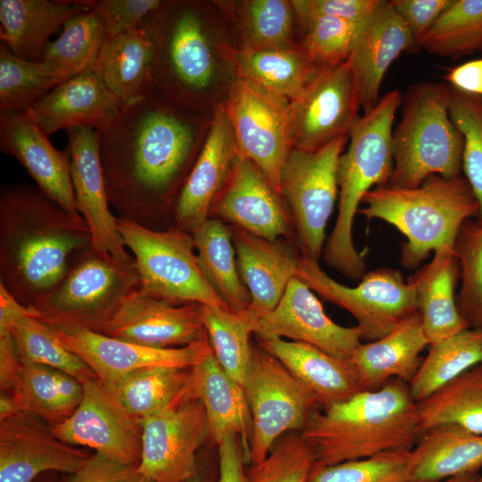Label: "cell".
Wrapping results in <instances>:
<instances>
[{
  "instance_id": "cell-1",
  "label": "cell",
  "mask_w": 482,
  "mask_h": 482,
  "mask_svg": "<svg viewBox=\"0 0 482 482\" xmlns=\"http://www.w3.org/2000/svg\"><path fill=\"white\" fill-rule=\"evenodd\" d=\"M100 133L108 201L118 217L154 230L173 224V208L190 170L198 129L157 95L122 108ZM175 225V224H174Z\"/></svg>"
},
{
  "instance_id": "cell-2",
  "label": "cell",
  "mask_w": 482,
  "mask_h": 482,
  "mask_svg": "<svg viewBox=\"0 0 482 482\" xmlns=\"http://www.w3.org/2000/svg\"><path fill=\"white\" fill-rule=\"evenodd\" d=\"M90 246L80 214L67 212L36 186L1 187L0 284L22 304L37 308Z\"/></svg>"
},
{
  "instance_id": "cell-3",
  "label": "cell",
  "mask_w": 482,
  "mask_h": 482,
  "mask_svg": "<svg viewBox=\"0 0 482 482\" xmlns=\"http://www.w3.org/2000/svg\"><path fill=\"white\" fill-rule=\"evenodd\" d=\"M300 434L318 466L411 451L421 436L418 403L408 384L392 379L313 411Z\"/></svg>"
},
{
  "instance_id": "cell-4",
  "label": "cell",
  "mask_w": 482,
  "mask_h": 482,
  "mask_svg": "<svg viewBox=\"0 0 482 482\" xmlns=\"http://www.w3.org/2000/svg\"><path fill=\"white\" fill-rule=\"evenodd\" d=\"M358 211L368 219L382 220L404 237L401 264L418 268L432 253L453 248L464 222L475 219L478 204L464 176L432 175L412 188L377 187L363 197Z\"/></svg>"
},
{
  "instance_id": "cell-5",
  "label": "cell",
  "mask_w": 482,
  "mask_h": 482,
  "mask_svg": "<svg viewBox=\"0 0 482 482\" xmlns=\"http://www.w3.org/2000/svg\"><path fill=\"white\" fill-rule=\"evenodd\" d=\"M402 101L396 89L379 98L353 124L348 133V148L338 160V213L323 253L330 267L353 280L361 279L366 272L365 262L353 244L354 217L364 195L389 180L393 170V123Z\"/></svg>"
},
{
  "instance_id": "cell-6",
  "label": "cell",
  "mask_w": 482,
  "mask_h": 482,
  "mask_svg": "<svg viewBox=\"0 0 482 482\" xmlns=\"http://www.w3.org/2000/svg\"><path fill=\"white\" fill-rule=\"evenodd\" d=\"M446 82L411 85L392 133L393 170L386 186L412 188L432 175H462L464 139L449 113Z\"/></svg>"
},
{
  "instance_id": "cell-7",
  "label": "cell",
  "mask_w": 482,
  "mask_h": 482,
  "mask_svg": "<svg viewBox=\"0 0 482 482\" xmlns=\"http://www.w3.org/2000/svg\"><path fill=\"white\" fill-rule=\"evenodd\" d=\"M117 228L133 253L142 293L172 304L230 310L204 278L192 234L177 227L154 230L119 217Z\"/></svg>"
},
{
  "instance_id": "cell-8",
  "label": "cell",
  "mask_w": 482,
  "mask_h": 482,
  "mask_svg": "<svg viewBox=\"0 0 482 482\" xmlns=\"http://www.w3.org/2000/svg\"><path fill=\"white\" fill-rule=\"evenodd\" d=\"M139 287L134 257L122 260L90 246L35 309L49 324L94 329Z\"/></svg>"
},
{
  "instance_id": "cell-9",
  "label": "cell",
  "mask_w": 482,
  "mask_h": 482,
  "mask_svg": "<svg viewBox=\"0 0 482 482\" xmlns=\"http://www.w3.org/2000/svg\"><path fill=\"white\" fill-rule=\"evenodd\" d=\"M243 388L253 424L251 464L262 461L284 435L302 430L320 404L304 383L259 345H252Z\"/></svg>"
},
{
  "instance_id": "cell-10",
  "label": "cell",
  "mask_w": 482,
  "mask_h": 482,
  "mask_svg": "<svg viewBox=\"0 0 482 482\" xmlns=\"http://www.w3.org/2000/svg\"><path fill=\"white\" fill-rule=\"evenodd\" d=\"M295 277L324 300L350 312L362 339L368 342L384 337L419 311L415 286L394 268L365 272L356 287H347L328 276L317 261L302 255Z\"/></svg>"
},
{
  "instance_id": "cell-11",
  "label": "cell",
  "mask_w": 482,
  "mask_h": 482,
  "mask_svg": "<svg viewBox=\"0 0 482 482\" xmlns=\"http://www.w3.org/2000/svg\"><path fill=\"white\" fill-rule=\"evenodd\" d=\"M347 137H337L315 152L293 149L280 176V195L292 210L303 256L317 262L337 197V163Z\"/></svg>"
},
{
  "instance_id": "cell-12",
  "label": "cell",
  "mask_w": 482,
  "mask_h": 482,
  "mask_svg": "<svg viewBox=\"0 0 482 482\" xmlns=\"http://www.w3.org/2000/svg\"><path fill=\"white\" fill-rule=\"evenodd\" d=\"M225 111L237 154L254 162L280 193L281 172L293 150L290 101L240 78Z\"/></svg>"
},
{
  "instance_id": "cell-13",
  "label": "cell",
  "mask_w": 482,
  "mask_h": 482,
  "mask_svg": "<svg viewBox=\"0 0 482 482\" xmlns=\"http://www.w3.org/2000/svg\"><path fill=\"white\" fill-rule=\"evenodd\" d=\"M204 25L194 6L163 2L148 28L154 44L152 93L172 87L199 94L211 85L214 58Z\"/></svg>"
},
{
  "instance_id": "cell-14",
  "label": "cell",
  "mask_w": 482,
  "mask_h": 482,
  "mask_svg": "<svg viewBox=\"0 0 482 482\" xmlns=\"http://www.w3.org/2000/svg\"><path fill=\"white\" fill-rule=\"evenodd\" d=\"M210 436L203 403L185 389L142 422L138 471L152 482H187L198 470L197 453Z\"/></svg>"
},
{
  "instance_id": "cell-15",
  "label": "cell",
  "mask_w": 482,
  "mask_h": 482,
  "mask_svg": "<svg viewBox=\"0 0 482 482\" xmlns=\"http://www.w3.org/2000/svg\"><path fill=\"white\" fill-rule=\"evenodd\" d=\"M293 149L315 152L347 135L360 118L361 91L351 58L320 70L290 101Z\"/></svg>"
},
{
  "instance_id": "cell-16",
  "label": "cell",
  "mask_w": 482,
  "mask_h": 482,
  "mask_svg": "<svg viewBox=\"0 0 482 482\" xmlns=\"http://www.w3.org/2000/svg\"><path fill=\"white\" fill-rule=\"evenodd\" d=\"M52 430L68 445L89 447L129 465L140 461L142 423L125 411L97 378L83 384L78 408Z\"/></svg>"
},
{
  "instance_id": "cell-17",
  "label": "cell",
  "mask_w": 482,
  "mask_h": 482,
  "mask_svg": "<svg viewBox=\"0 0 482 482\" xmlns=\"http://www.w3.org/2000/svg\"><path fill=\"white\" fill-rule=\"evenodd\" d=\"M91 330L154 348H178L208 339L200 304H172L139 289Z\"/></svg>"
},
{
  "instance_id": "cell-18",
  "label": "cell",
  "mask_w": 482,
  "mask_h": 482,
  "mask_svg": "<svg viewBox=\"0 0 482 482\" xmlns=\"http://www.w3.org/2000/svg\"><path fill=\"white\" fill-rule=\"evenodd\" d=\"M52 326L62 342L92 370L108 389L138 369L152 366L192 368L212 352L208 339L183 347L154 348L113 338L86 328Z\"/></svg>"
},
{
  "instance_id": "cell-19",
  "label": "cell",
  "mask_w": 482,
  "mask_h": 482,
  "mask_svg": "<svg viewBox=\"0 0 482 482\" xmlns=\"http://www.w3.org/2000/svg\"><path fill=\"white\" fill-rule=\"evenodd\" d=\"M253 334L306 343L344 360L351 359L362 340L358 326L345 327L333 321L313 291L296 277L290 280L278 305L256 321Z\"/></svg>"
},
{
  "instance_id": "cell-20",
  "label": "cell",
  "mask_w": 482,
  "mask_h": 482,
  "mask_svg": "<svg viewBox=\"0 0 482 482\" xmlns=\"http://www.w3.org/2000/svg\"><path fill=\"white\" fill-rule=\"evenodd\" d=\"M90 456L61 441L35 415L21 411L0 421V482H34L48 471L71 475Z\"/></svg>"
},
{
  "instance_id": "cell-21",
  "label": "cell",
  "mask_w": 482,
  "mask_h": 482,
  "mask_svg": "<svg viewBox=\"0 0 482 482\" xmlns=\"http://www.w3.org/2000/svg\"><path fill=\"white\" fill-rule=\"evenodd\" d=\"M65 149L79 213L88 226L92 246L119 259L133 258L123 245L108 201L100 158L98 130L74 127L67 129Z\"/></svg>"
},
{
  "instance_id": "cell-22",
  "label": "cell",
  "mask_w": 482,
  "mask_h": 482,
  "mask_svg": "<svg viewBox=\"0 0 482 482\" xmlns=\"http://www.w3.org/2000/svg\"><path fill=\"white\" fill-rule=\"evenodd\" d=\"M229 176L226 189L216 198L212 211L235 227L264 239L276 241L287 237L288 212L280 193L262 170L237 154Z\"/></svg>"
},
{
  "instance_id": "cell-23",
  "label": "cell",
  "mask_w": 482,
  "mask_h": 482,
  "mask_svg": "<svg viewBox=\"0 0 482 482\" xmlns=\"http://www.w3.org/2000/svg\"><path fill=\"white\" fill-rule=\"evenodd\" d=\"M237 155L234 131L225 111H215L204 143L181 187L173 208L175 227L192 234L209 219L219 189Z\"/></svg>"
},
{
  "instance_id": "cell-24",
  "label": "cell",
  "mask_w": 482,
  "mask_h": 482,
  "mask_svg": "<svg viewBox=\"0 0 482 482\" xmlns=\"http://www.w3.org/2000/svg\"><path fill=\"white\" fill-rule=\"evenodd\" d=\"M0 150L13 157L47 197L67 212L79 214L66 150H57L26 112H0Z\"/></svg>"
},
{
  "instance_id": "cell-25",
  "label": "cell",
  "mask_w": 482,
  "mask_h": 482,
  "mask_svg": "<svg viewBox=\"0 0 482 482\" xmlns=\"http://www.w3.org/2000/svg\"><path fill=\"white\" fill-rule=\"evenodd\" d=\"M121 109L94 66L58 84L26 113L49 137L74 127L100 130Z\"/></svg>"
},
{
  "instance_id": "cell-26",
  "label": "cell",
  "mask_w": 482,
  "mask_h": 482,
  "mask_svg": "<svg viewBox=\"0 0 482 482\" xmlns=\"http://www.w3.org/2000/svg\"><path fill=\"white\" fill-rule=\"evenodd\" d=\"M417 46L390 1L383 0L362 22L350 58L359 81L364 113L378 104L383 79L394 61Z\"/></svg>"
},
{
  "instance_id": "cell-27",
  "label": "cell",
  "mask_w": 482,
  "mask_h": 482,
  "mask_svg": "<svg viewBox=\"0 0 482 482\" xmlns=\"http://www.w3.org/2000/svg\"><path fill=\"white\" fill-rule=\"evenodd\" d=\"M231 233L238 271L251 295L246 312L256 322L278 305L301 256L279 239L270 241L237 227Z\"/></svg>"
},
{
  "instance_id": "cell-28",
  "label": "cell",
  "mask_w": 482,
  "mask_h": 482,
  "mask_svg": "<svg viewBox=\"0 0 482 482\" xmlns=\"http://www.w3.org/2000/svg\"><path fill=\"white\" fill-rule=\"evenodd\" d=\"M429 345L420 312L403 320L384 337L362 344L350 361L356 369L362 390H375L392 379L409 384Z\"/></svg>"
},
{
  "instance_id": "cell-29",
  "label": "cell",
  "mask_w": 482,
  "mask_h": 482,
  "mask_svg": "<svg viewBox=\"0 0 482 482\" xmlns=\"http://www.w3.org/2000/svg\"><path fill=\"white\" fill-rule=\"evenodd\" d=\"M184 389L203 403L215 443L230 434L237 436L249 463L253 424L244 388L222 370L212 352L191 368Z\"/></svg>"
},
{
  "instance_id": "cell-30",
  "label": "cell",
  "mask_w": 482,
  "mask_h": 482,
  "mask_svg": "<svg viewBox=\"0 0 482 482\" xmlns=\"http://www.w3.org/2000/svg\"><path fill=\"white\" fill-rule=\"evenodd\" d=\"M258 345L277 358L304 383L324 407L363 391L353 364L306 343L257 337Z\"/></svg>"
},
{
  "instance_id": "cell-31",
  "label": "cell",
  "mask_w": 482,
  "mask_h": 482,
  "mask_svg": "<svg viewBox=\"0 0 482 482\" xmlns=\"http://www.w3.org/2000/svg\"><path fill=\"white\" fill-rule=\"evenodd\" d=\"M90 0H0V39L16 56L40 62L49 37Z\"/></svg>"
},
{
  "instance_id": "cell-32",
  "label": "cell",
  "mask_w": 482,
  "mask_h": 482,
  "mask_svg": "<svg viewBox=\"0 0 482 482\" xmlns=\"http://www.w3.org/2000/svg\"><path fill=\"white\" fill-rule=\"evenodd\" d=\"M122 108L153 92L154 44L148 29L106 37L95 65Z\"/></svg>"
},
{
  "instance_id": "cell-33",
  "label": "cell",
  "mask_w": 482,
  "mask_h": 482,
  "mask_svg": "<svg viewBox=\"0 0 482 482\" xmlns=\"http://www.w3.org/2000/svg\"><path fill=\"white\" fill-rule=\"evenodd\" d=\"M461 271L453 248H441L428 264L408 278L416 288L419 312L429 345L466 328L455 295Z\"/></svg>"
},
{
  "instance_id": "cell-34",
  "label": "cell",
  "mask_w": 482,
  "mask_h": 482,
  "mask_svg": "<svg viewBox=\"0 0 482 482\" xmlns=\"http://www.w3.org/2000/svg\"><path fill=\"white\" fill-rule=\"evenodd\" d=\"M482 467V435L454 425L421 434L411 450V482H441Z\"/></svg>"
},
{
  "instance_id": "cell-35",
  "label": "cell",
  "mask_w": 482,
  "mask_h": 482,
  "mask_svg": "<svg viewBox=\"0 0 482 482\" xmlns=\"http://www.w3.org/2000/svg\"><path fill=\"white\" fill-rule=\"evenodd\" d=\"M12 395L21 411L38 417L51 427L69 418L83 397V384L73 376L42 364L21 361Z\"/></svg>"
},
{
  "instance_id": "cell-36",
  "label": "cell",
  "mask_w": 482,
  "mask_h": 482,
  "mask_svg": "<svg viewBox=\"0 0 482 482\" xmlns=\"http://www.w3.org/2000/svg\"><path fill=\"white\" fill-rule=\"evenodd\" d=\"M240 78L289 101L295 99L320 71L303 46H245L236 57Z\"/></svg>"
},
{
  "instance_id": "cell-37",
  "label": "cell",
  "mask_w": 482,
  "mask_h": 482,
  "mask_svg": "<svg viewBox=\"0 0 482 482\" xmlns=\"http://www.w3.org/2000/svg\"><path fill=\"white\" fill-rule=\"evenodd\" d=\"M192 235L208 283L232 312H245L251 295L238 271L231 231L220 220L209 218Z\"/></svg>"
},
{
  "instance_id": "cell-38",
  "label": "cell",
  "mask_w": 482,
  "mask_h": 482,
  "mask_svg": "<svg viewBox=\"0 0 482 482\" xmlns=\"http://www.w3.org/2000/svg\"><path fill=\"white\" fill-rule=\"evenodd\" d=\"M482 364V328H466L430 345L417 373L408 384L420 403L456 378Z\"/></svg>"
},
{
  "instance_id": "cell-39",
  "label": "cell",
  "mask_w": 482,
  "mask_h": 482,
  "mask_svg": "<svg viewBox=\"0 0 482 482\" xmlns=\"http://www.w3.org/2000/svg\"><path fill=\"white\" fill-rule=\"evenodd\" d=\"M421 434L440 425H454L482 435V364L467 370L418 403Z\"/></svg>"
},
{
  "instance_id": "cell-40",
  "label": "cell",
  "mask_w": 482,
  "mask_h": 482,
  "mask_svg": "<svg viewBox=\"0 0 482 482\" xmlns=\"http://www.w3.org/2000/svg\"><path fill=\"white\" fill-rule=\"evenodd\" d=\"M190 372L191 368L145 367L129 373L107 389L127 413L142 423L181 393Z\"/></svg>"
},
{
  "instance_id": "cell-41",
  "label": "cell",
  "mask_w": 482,
  "mask_h": 482,
  "mask_svg": "<svg viewBox=\"0 0 482 482\" xmlns=\"http://www.w3.org/2000/svg\"><path fill=\"white\" fill-rule=\"evenodd\" d=\"M106 37L100 15L91 8L64 23L59 37L46 45L40 62L67 79L96 65Z\"/></svg>"
},
{
  "instance_id": "cell-42",
  "label": "cell",
  "mask_w": 482,
  "mask_h": 482,
  "mask_svg": "<svg viewBox=\"0 0 482 482\" xmlns=\"http://www.w3.org/2000/svg\"><path fill=\"white\" fill-rule=\"evenodd\" d=\"M202 320L212 353L222 370L244 386L252 354L251 334L256 322L245 312L201 305Z\"/></svg>"
},
{
  "instance_id": "cell-43",
  "label": "cell",
  "mask_w": 482,
  "mask_h": 482,
  "mask_svg": "<svg viewBox=\"0 0 482 482\" xmlns=\"http://www.w3.org/2000/svg\"><path fill=\"white\" fill-rule=\"evenodd\" d=\"M418 45L453 59L482 52V0H453Z\"/></svg>"
},
{
  "instance_id": "cell-44",
  "label": "cell",
  "mask_w": 482,
  "mask_h": 482,
  "mask_svg": "<svg viewBox=\"0 0 482 482\" xmlns=\"http://www.w3.org/2000/svg\"><path fill=\"white\" fill-rule=\"evenodd\" d=\"M11 335L21 361L66 372L82 384L97 378L92 370L60 339L54 328L36 317L18 320Z\"/></svg>"
},
{
  "instance_id": "cell-45",
  "label": "cell",
  "mask_w": 482,
  "mask_h": 482,
  "mask_svg": "<svg viewBox=\"0 0 482 482\" xmlns=\"http://www.w3.org/2000/svg\"><path fill=\"white\" fill-rule=\"evenodd\" d=\"M63 80L41 62L21 59L0 43V112L29 110Z\"/></svg>"
},
{
  "instance_id": "cell-46",
  "label": "cell",
  "mask_w": 482,
  "mask_h": 482,
  "mask_svg": "<svg viewBox=\"0 0 482 482\" xmlns=\"http://www.w3.org/2000/svg\"><path fill=\"white\" fill-rule=\"evenodd\" d=\"M454 252L461 271L459 311L469 328H482V223L475 219L464 222Z\"/></svg>"
},
{
  "instance_id": "cell-47",
  "label": "cell",
  "mask_w": 482,
  "mask_h": 482,
  "mask_svg": "<svg viewBox=\"0 0 482 482\" xmlns=\"http://www.w3.org/2000/svg\"><path fill=\"white\" fill-rule=\"evenodd\" d=\"M449 113L464 139L462 175L478 204L475 220L482 223V97L450 87Z\"/></svg>"
},
{
  "instance_id": "cell-48",
  "label": "cell",
  "mask_w": 482,
  "mask_h": 482,
  "mask_svg": "<svg viewBox=\"0 0 482 482\" xmlns=\"http://www.w3.org/2000/svg\"><path fill=\"white\" fill-rule=\"evenodd\" d=\"M411 451L383 453L333 465H313L306 482H411Z\"/></svg>"
},
{
  "instance_id": "cell-49",
  "label": "cell",
  "mask_w": 482,
  "mask_h": 482,
  "mask_svg": "<svg viewBox=\"0 0 482 482\" xmlns=\"http://www.w3.org/2000/svg\"><path fill=\"white\" fill-rule=\"evenodd\" d=\"M362 21L326 16L306 19L300 21L302 46L319 70L340 64L350 58Z\"/></svg>"
},
{
  "instance_id": "cell-50",
  "label": "cell",
  "mask_w": 482,
  "mask_h": 482,
  "mask_svg": "<svg viewBox=\"0 0 482 482\" xmlns=\"http://www.w3.org/2000/svg\"><path fill=\"white\" fill-rule=\"evenodd\" d=\"M315 454L301 434L280 437L269 454L245 470L246 482H306Z\"/></svg>"
},
{
  "instance_id": "cell-51",
  "label": "cell",
  "mask_w": 482,
  "mask_h": 482,
  "mask_svg": "<svg viewBox=\"0 0 482 482\" xmlns=\"http://www.w3.org/2000/svg\"><path fill=\"white\" fill-rule=\"evenodd\" d=\"M295 11L291 1L254 0L248 4L250 47L292 46Z\"/></svg>"
},
{
  "instance_id": "cell-52",
  "label": "cell",
  "mask_w": 482,
  "mask_h": 482,
  "mask_svg": "<svg viewBox=\"0 0 482 482\" xmlns=\"http://www.w3.org/2000/svg\"><path fill=\"white\" fill-rule=\"evenodd\" d=\"M100 15L107 37L148 29L162 5L160 0H90Z\"/></svg>"
},
{
  "instance_id": "cell-53",
  "label": "cell",
  "mask_w": 482,
  "mask_h": 482,
  "mask_svg": "<svg viewBox=\"0 0 482 482\" xmlns=\"http://www.w3.org/2000/svg\"><path fill=\"white\" fill-rule=\"evenodd\" d=\"M383 0H297L291 1L300 21L326 16L360 22L364 21Z\"/></svg>"
},
{
  "instance_id": "cell-54",
  "label": "cell",
  "mask_w": 482,
  "mask_h": 482,
  "mask_svg": "<svg viewBox=\"0 0 482 482\" xmlns=\"http://www.w3.org/2000/svg\"><path fill=\"white\" fill-rule=\"evenodd\" d=\"M66 482H152L137 470L96 453Z\"/></svg>"
},
{
  "instance_id": "cell-55",
  "label": "cell",
  "mask_w": 482,
  "mask_h": 482,
  "mask_svg": "<svg viewBox=\"0 0 482 482\" xmlns=\"http://www.w3.org/2000/svg\"><path fill=\"white\" fill-rule=\"evenodd\" d=\"M453 0H393V7L418 43Z\"/></svg>"
},
{
  "instance_id": "cell-56",
  "label": "cell",
  "mask_w": 482,
  "mask_h": 482,
  "mask_svg": "<svg viewBox=\"0 0 482 482\" xmlns=\"http://www.w3.org/2000/svg\"><path fill=\"white\" fill-rule=\"evenodd\" d=\"M218 482H246L245 451L240 438L233 434L218 444Z\"/></svg>"
},
{
  "instance_id": "cell-57",
  "label": "cell",
  "mask_w": 482,
  "mask_h": 482,
  "mask_svg": "<svg viewBox=\"0 0 482 482\" xmlns=\"http://www.w3.org/2000/svg\"><path fill=\"white\" fill-rule=\"evenodd\" d=\"M445 79L451 87L482 97V58L449 69Z\"/></svg>"
},
{
  "instance_id": "cell-58",
  "label": "cell",
  "mask_w": 482,
  "mask_h": 482,
  "mask_svg": "<svg viewBox=\"0 0 482 482\" xmlns=\"http://www.w3.org/2000/svg\"><path fill=\"white\" fill-rule=\"evenodd\" d=\"M21 367L15 343L11 333L0 336V389L12 394Z\"/></svg>"
},
{
  "instance_id": "cell-59",
  "label": "cell",
  "mask_w": 482,
  "mask_h": 482,
  "mask_svg": "<svg viewBox=\"0 0 482 482\" xmlns=\"http://www.w3.org/2000/svg\"><path fill=\"white\" fill-rule=\"evenodd\" d=\"M41 318L37 309L22 304L0 284V336L11 332L13 325L22 318Z\"/></svg>"
},
{
  "instance_id": "cell-60",
  "label": "cell",
  "mask_w": 482,
  "mask_h": 482,
  "mask_svg": "<svg viewBox=\"0 0 482 482\" xmlns=\"http://www.w3.org/2000/svg\"><path fill=\"white\" fill-rule=\"evenodd\" d=\"M21 412L16 398L12 394L1 393L0 395V421L15 416Z\"/></svg>"
},
{
  "instance_id": "cell-61",
  "label": "cell",
  "mask_w": 482,
  "mask_h": 482,
  "mask_svg": "<svg viewBox=\"0 0 482 482\" xmlns=\"http://www.w3.org/2000/svg\"><path fill=\"white\" fill-rule=\"evenodd\" d=\"M478 478V473H466L452 477L441 482H477Z\"/></svg>"
},
{
  "instance_id": "cell-62",
  "label": "cell",
  "mask_w": 482,
  "mask_h": 482,
  "mask_svg": "<svg viewBox=\"0 0 482 482\" xmlns=\"http://www.w3.org/2000/svg\"><path fill=\"white\" fill-rule=\"evenodd\" d=\"M187 482H209L207 476L199 470Z\"/></svg>"
},
{
  "instance_id": "cell-63",
  "label": "cell",
  "mask_w": 482,
  "mask_h": 482,
  "mask_svg": "<svg viewBox=\"0 0 482 482\" xmlns=\"http://www.w3.org/2000/svg\"><path fill=\"white\" fill-rule=\"evenodd\" d=\"M477 482H482V477H481V478H478V479L477 480Z\"/></svg>"
}]
</instances>
